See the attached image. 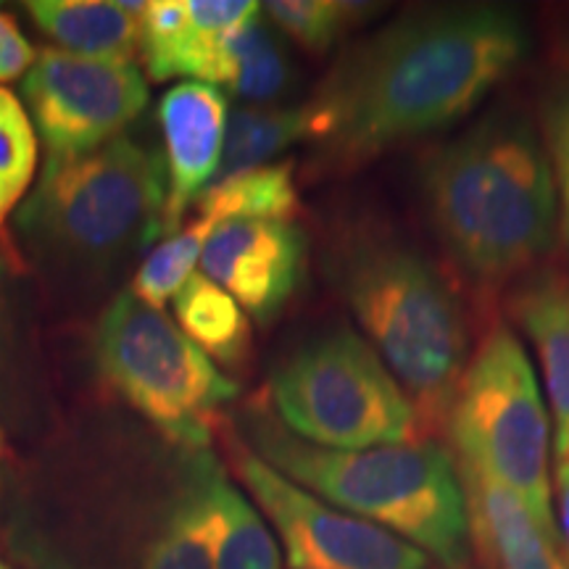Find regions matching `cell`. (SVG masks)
<instances>
[{
  "label": "cell",
  "instance_id": "8",
  "mask_svg": "<svg viewBox=\"0 0 569 569\" xmlns=\"http://www.w3.org/2000/svg\"><path fill=\"white\" fill-rule=\"evenodd\" d=\"M96 365L109 386L182 451H206L238 386L163 311L124 290L96 330Z\"/></svg>",
  "mask_w": 569,
  "mask_h": 569
},
{
  "label": "cell",
  "instance_id": "17",
  "mask_svg": "<svg viewBox=\"0 0 569 569\" xmlns=\"http://www.w3.org/2000/svg\"><path fill=\"white\" fill-rule=\"evenodd\" d=\"M217 467L211 451H188L182 488L142 557V569H219V515L211 498Z\"/></svg>",
  "mask_w": 569,
  "mask_h": 569
},
{
  "label": "cell",
  "instance_id": "27",
  "mask_svg": "<svg viewBox=\"0 0 569 569\" xmlns=\"http://www.w3.org/2000/svg\"><path fill=\"white\" fill-rule=\"evenodd\" d=\"M38 59L32 42L19 30L13 13L0 11V82H11L24 77Z\"/></svg>",
  "mask_w": 569,
  "mask_h": 569
},
{
  "label": "cell",
  "instance_id": "30",
  "mask_svg": "<svg viewBox=\"0 0 569 569\" xmlns=\"http://www.w3.org/2000/svg\"><path fill=\"white\" fill-rule=\"evenodd\" d=\"M9 459H11V446H9V440H6L3 430H0V465H3V461H9Z\"/></svg>",
  "mask_w": 569,
  "mask_h": 569
},
{
  "label": "cell",
  "instance_id": "2",
  "mask_svg": "<svg viewBox=\"0 0 569 569\" xmlns=\"http://www.w3.org/2000/svg\"><path fill=\"white\" fill-rule=\"evenodd\" d=\"M415 188L432 238L482 303L559 246V196L540 127L493 111L419 156Z\"/></svg>",
  "mask_w": 569,
  "mask_h": 569
},
{
  "label": "cell",
  "instance_id": "13",
  "mask_svg": "<svg viewBox=\"0 0 569 569\" xmlns=\"http://www.w3.org/2000/svg\"><path fill=\"white\" fill-rule=\"evenodd\" d=\"M261 17L251 0H153L142 13L140 56L156 82L190 77L217 88L224 42Z\"/></svg>",
  "mask_w": 569,
  "mask_h": 569
},
{
  "label": "cell",
  "instance_id": "6",
  "mask_svg": "<svg viewBox=\"0 0 569 569\" xmlns=\"http://www.w3.org/2000/svg\"><path fill=\"white\" fill-rule=\"evenodd\" d=\"M446 432L453 459L509 488L557 530L551 486L553 425L515 327L493 319L461 377Z\"/></svg>",
  "mask_w": 569,
  "mask_h": 569
},
{
  "label": "cell",
  "instance_id": "26",
  "mask_svg": "<svg viewBox=\"0 0 569 569\" xmlns=\"http://www.w3.org/2000/svg\"><path fill=\"white\" fill-rule=\"evenodd\" d=\"M540 134L549 151L553 180H557L559 248L569 261V80L546 92L543 109H540Z\"/></svg>",
  "mask_w": 569,
  "mask_h": 569
},
{
  "label": "cell",
  "instance_id": "15",
  "mask_svg": "<svg viewBox=\"0 0 569 569\" xmlns=\"http://www.w3.org/2000/svg\"><path fill=\"white\" fill-rule=\"evenodd\" d=\"M507 311L530 340L551 403L553 457L569 461V267H540L507 290Z\"/></svg>",
  "mask_w": 569,
  "mask_h": 569
},
{
  "label": "cell",
  "instance_id": "21",
  "mask_svg": "<svg viewBox=\"0 0 569 569\" xmlns=\"http://www.w3.org/2000/svg\"><path fill=\"white\" fill-rule=\"evenodd\" d=\"M301 140H309V111L303 103L272 106V109L240 106L227 122L222 167L213 180L272 163L274 156Z\"/></svg>",
  "mask_w": 569,
  "mask_h": 569
},
{
  "label": "cell",
  "instance_id": "24",
  "mask_svg": "<svg viewBox=\"0 0 569 569\" xmlns=\"http://www.w3.org/2000/svg\"><path fill=\"white\" fill-rule=\"evenodd\" d=\"M38 172V132L19 96L0 88V246H9V219Z\"/></svg>",
  "mask_w": 569,
  "mask_h": 569
},
{
  "label": "cell",
  "instance_id": "11",
  "mask_svg": "<svg viewBox=\"0 0 569 569\" xmlns=\"http://www.w3.org/2000/svg\"><path fill=\"white\" fill-rule=\"evenodd\" d=\"M309 243L296 222H227L211 232L201 272L224 288L248 319L272 325L306 277Z\"/></svg>",
  "mask_w": 569,
  "mask_h": 569
},
{
  "label": "cell",
  "instance_id": "16",
  "mask_svg": "<svg viewBox=\"0 0 569 569\" xmlns=\"http://www.w3.org/2000/svg\"><path fill=\"white\" fill-rule=\"evenodd\" d=\"M24 9L59 51L132 63L140 53L142 0H30Z\"/></svg>",
  "mask_w": 569,
  "mask_h": 569
},
{
  "label": "cell",
  "instance_id": "9",
  "mask_svg": "<svg viewBox=\"0 0 569 569\" xmlns=\"http://www.w3.org/2000/svg\"><path fill=\"white\" fill-rule=\"evenodd\" d=\"M234 478L280 536L290 569H440L369 519L340 511L261 461L232 427L224 430Z\"/></svg>",
  "mask_w": 569,
  "mask_h": 569
},
{
  "label": "cell",
  "instance_id": "10",
  "mask_svg": "<svg viewBox=\"0 0 569 569\" xmlns=\"http://www.w3.org/2000/svg\"><path fill=\"white\" fill-rule=\"evenodd\" d=\"M21 103L46 146V161H67L122 138L146 109L148 84L132 61L46 48L21 80Z\"/></svg>",
  "mask_w": 569,
  "mask_h": 569
},
{
  "label": "cell",
  "instance_id": "29",
  "mask_svg": "<svg viewBox=\"0 0 569 569\" xmlns=\"http://www.w3.org/2000/svg\"><path fill=\"white\" fill-rule=\"evenodd\" d=\"M11 261L0 253V359H3V340H6V274H9Z\"/></svg>",
  "mask_w": 569,
  "mask_h": 569
},
{
  "label": "cell",
  "instance_id": "23",
  "mask_svg": "<svg viewBox=\"0 0 569 569\" xmlns=\"http://www.w3.org/2000/svg\"><path fill=\"white\" fill-rule=\"evenodd\" d=\"M261 9L284 38L311 56L330 53L338 42L380 13L377 3L356 0H272Z\"/></svg>",
  "mask_w": 569,
  "mask_h": 569
},
{
  "label": "cell",
  "instance_id": "28",
  "mask_svg": "<svg viewBox=\"0 0 569 569\" xmlns=\"http://www.w3.org/2000/svg\"><path fill=\"white\" fill-rule=\"evenodd\" d=\"M553 503H557V536L569 569V461H557L553 469Z\"/></svg>",
  "mask_w": 569,
  "mask_h": 569
},
{
  "label": "cell",
  "instance_id": "20",
  "mask_svg": "<svg viewBox=\"0 0 569 569\" xmlns=\"http://www.w3.org/2000/svg\"><path fill=\"white\" fill-rule=\"evenodd\" d=\"M177 327L211 361L222 367H240L251 353V319L238 301L209 280L193 272L172 298Z\"/></svg>",
  "mask_w": 569,
  "mask_h": 569
},
{
  "label": "cell",
  "instance_id": "18",
  "mask_svg": "<svg viewBox=\"0 0 569 569\" xmlns=\"http://www.w3.org/2000/svg\"><path fill=\"white\" fill-rule=\"evenodd\" d=\"M298 82V69L288 46L267 24L264 13L248 21L224 42L217 88L227 90L240 103L253 109H272L290 96Z\"/></svg>",
  "mask_w": 569,
  "mask_h": 569
},
{
  "label": "cell",
  "instance_id": "19",
  "mask_svg": "<svg viewBox=\"0 0 569 569\" xmlns=\"http://www.w3.org/2000/svg\"><path fill=\"white\" fill-rule=\"evenodd\" d=\"M196 219L213 227L227 222H293L301 211L296 161L284 159L264 167L213 180L193 203Z\"/></svg>",
  "mask_w": 569,
  "mask_h": 569
},
{
  "label": "cell",
  "instance_id": "4",
  "mask_svg": "<svg viewBox=\"0 0 569 569\" xmlns=\"http://www.w3.org/2000/svg\"><path fill=\"white\" fill-rule=\"evenodd\" d=\"M234 436L290 482L417 546L440 569H475L467 498L453 453L436 440L336 451L296 438L267 396L240 411Z\"/></svg>",
  "mask_w": 569,
  "mask_h": 569
},
{
  "label": "cell",
  "instance_id": "3",
  "mask_svg": "<svg viewBox=\"0 0 569 569\" xmlns=\"http://www.w3.org/2000/svg\"><path fill=\"white\" fill-rule=\"evenodd\" d=\"M327 272L415 407L422 438L446 432L475 351L459 284L422 248L375 222L340 234Z\"/></svg>",
  "mask_w": 569,
  "mask_h": 569
},
{
  "label": "cell",
  "instance_id": "1",
  "mask_svg": "<svg viewBox=\"0 0 569 569\" xmlns=\"http://www.w3.org/2000/svg\"><path fill=\"white\" fill-rule=\"evenodd\" d=\"M522 13L446 3L398 13L338 56L306 101L311 169L348 174L451 130L530 53Z\"/></svg>",
  "mask_w": 569,
  "mask_h": 569
},
{
  "label": "cell",
  "instance_id": "22",
  "mask_svg": "<svg viewBox=\"0 0 569 569\" xmlns=\"http://www.w3.org/2000/svg\"><path fill=\"white\" fill-rule=\"evenodd\" d=\"M211 498L219 515V569H282L280 546L267 517L227 480L222 465L213 472Z\"/></svg>",
  "mask_w": 569,
  "mask_h": 569
},
{
  "label": "cell",
  "instance_id": "31",
  "mask_svg": "<svg viewBox=\"0 0 569 569\" xmlns=\"http://www.w3.org/2000/svg\"><path fill=\"white\" fill-rule=\"evenodd\" d=\"M0 569H13V567H9L3 559H0Z\"/></svg>",
  "mask_w": 569,
  "mask_h": 569
},
{
  "label": "cell",
  "instance_id": "25",
  "mask_svg": "<svg viewBox=\"0 0 569 569\" xmlns=\"http://www.w3.org/2000/svg\"><path fill=\"white\" fill-rule=\"evenodd\" d=\"M213 230L217 227L206 219H193L172 238L161 240L134 274L132 296L151 309L161 311L167 301L177 296V290L188 282V277L196 272V264L201 261V253Z\"/></svg>",
  "mask_w": 569,
  "mask_h": 569
},
{
  "label": "cell",
  "instance_id": "7",
  "mask_svg": "<svg viewBox=\"0 0 569 569\" xmlns=\"http://www.w3.org/2000/svg\"><path fill=\"white\" fill-rule=\"evenodd\" d=\"M267 401L296 438L336 451L425 440L393 372L346 322L327 327L284 356L269 377Z\"/></svg>",
  "mask_w": 569,
  "mask_h": 569
},
{
  "label": "cell",
  "instance_id": "12",
  "mask_svg": "<svg viewBox=\"0 0 569 569\" xmlns=\"http://www.w3.org/2000/svg\"><path fill=\"white\" fill-rule=\"evenodd\" d=\"M227 96L206 82L174 84L159 103V124L167 142V203L161 213V240L182 230L193 209L219 174L227 138Z\"/></svg>",
  "mask_w": 569,
  "mask_h": 569
},
{
  "label": "cell",
  "instance_id": "5",
  "mask_svg": "<svg viewBox=\"0 0 569 569\" xmlns=\"http://www.w3.org/2000/svg\"><path fill=\"white\" fill-rule=\"evenodd\" d=\"M167 163L153 146L122 138L77 159L46 161L17 213V232L59 267H106L161 240Z\"/></svg>",
  "mask_w": 569,
  "mask_h": 569
},
{
  "label": "cell",
  "instance_id": "14",
  "mask_svg": "<svg viewBox=\"0 0 569 569\" xmlns=\"http://www.w3.org/2000/svg\"><path fill=\"white\" fill-rule=\"evenodd\" d=\"M467 498L475 569H567L557 530L538 522L509 488L457 461Z\"/></svg>",
  "mask_w": 569,
  "mask_h": 569
}]
</instances>
